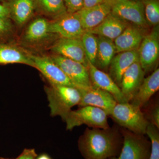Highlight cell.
Segmentation results:
<instances>
[{"instance_id":"cell-36","label":"cell","mask_w":159,"mask_h":159,"mask_svg":"<svg viewBox=\"0 0 159 159\" xmlns=\"http://www.w3.org/2000/svg\"><path fill=\"white\" fill-rule=\"evenodd\" d=\"M110 1H119V0H110Z\"/></svg>"},{"instance_id":"cell-10","label":"cell","mask_w":159,"mask_h":159,"mask_svg":"<svg viewBox=\"0 0 159 159\" xmlns=\"http://www.w3.org/2000/svg\"><path fill=\"white\" fill-rule=\"evenodd\" d=\"M81 94V99L78 106L80 107L92 106L98 107L110 116L117 102L111 94L100 89L90 87L78 89Z\"/></svg>"},{"instance_id":"cell-28","label":"cell","mask_w":159,"mask_h":159,"mask_svg":"<svg viewBox=\"0 0 159 159\" xmlns=\"http://www.w3.org/2000/svg\"><path fill=\"white\" fill-rule=\"evenodd\" d=\"M13 25L9 18L0 17V43H4L13 31Z\"/></svg>"},{"instance_id":"cell-33","label":"cell","mask_w":159,"mask_h":159,"mask_svg":"<svg viewBox=\"0 0 159 159\" xmlns=\"http://www.w3.org/2000/svg\"><path fill=\"white\" fill-rule=\"evenodd\" d=\"M0 17L10 18L9 10L7 7L3 5L2 3H0Z\"/></svg>"},{"instance_id":"cell-11","label":"cell","mask_w":159,"mask_h":159,"mask_svg":"<svg viewBox=\"0 0 159 159\" xmlns=\"http://www.w3.org/2000/svg\"><path fill=\"white\" fill-rule=\"evenodd\" d=\"M35 68L43 74L52 85L68 86L77 88L60 68L50 57L31 54Z\"/></svg>"},{"instance_id":"cell-8","label":"cell","mask_w":159,"mask_h":159,"mask_svg":"<svg viewBox=\"0 0 159 159\" xmlns=\"http://www.w3.org/2000/svg\"><path fill=\"white\" fill-rule=\"evenodd\" d=\"M52 34L64 38L80 39L85 32L77 13H67L49 22Z\"/></svg>"},{"instance_id":"cell-16","label":"cell","mask_w":159,"mask_h":159,"mask_svg":"<svg viewBox=\"0 0 159 159\" xmlns=\"http://www.w3.org/2000/svg\"><path fill=\"white\" fill-rule=\"evenodd\" d=\"M49 21L38 18L30 23L23 35L22 42L29 46L41 45L55 35L50 32Z\"/></svg>"},{"instance_id":"cell-12","label":"cell","mask_w":159,"mask_h":159,"mask_svg":"<svg viewBox=\"0 0 159 159\" xmlns=\"http://www.w3.org/2000/svg\"><path fill=\"white\" fill-rule=\"evenodd\" d=\"M87 61L88 69L92 86L110 93L119 103L128 102L123 97L121 89L110 75L97 68L89 61Z\"/></svg>"},{"instance_id":"cell-15","label":"cell","mask_w":159,"mask_h":159,"mask_svg":"<svg viewBox=\"0 0 159 159\" xmlns=\"http://www.w3.org/2000/svg\"><path fill=\"white\" fill-rule=\"evenodd\" d=\"M145 74L139 61L134 63L124 72L120 89L127 102H130L137 93L145 78Z\"/></svg>"},{"instance_id":"cell-14","label":"cell","mask_w":159,"mask_h":159,"mask_svg":"<svg viewBox=\"0 0 159 159\" xmlns=\"http://www.w3.org/2000/svg\"><path fill=\"white\" fill-rule=\"evenodd\" d=\"M55 54L83 64L88 67V61L80 39L60 38L51 47Z\"/></svg>"},{"instance_id":"cell-21","label":"cell","mask_w":159,"mask_h":159,"mask_svg":"<svg viewBox=\"0 0 159 159\" xmlns=\"http://www.w3.org/2000/svg\"><path fill=\"white\" fill-rule=\"evenodd\" d=\"M159 89V69L158 68L148 77L144 78L137 93L129 102L141 108Z\"/></svg>"},{"instance_id":"cell-2","label":"cell","mask_w":159,"mask_h":159,"mask_svg":"<svg viewBox=\"0 0 159 159\" xmlns=\"http://www.w3.org/2000/svg\"><path fill=\"white\" fill-rule=\"evenodd\" d=\"M51 116L64 119L75 105H78L81 94L78 89L65 85H52L45 88Z\"/></svg>"},{"instance_id":"cell-24","label":"cell","mask_w":159,"mask_h":159,"mask_svg":"<svg viewBox=\"0 0 159 159\" xmlns=\"http://www.w3.org/2000/svg\"><path fill=\"white\" fill-rule=\"evenodd\" d=\"M34 10L51 20L67 13L63 0H33Z\"/></svg>"},{"instance_id":"cell-3","label":"cell","mask_w":159,"mask_h":159,"mask_svg":"<svg viewBox=\"0 0 159 159\" xmlns=\"http://www.w3.org/2000/svg\"><path fill=\"white\" fill-rule=\"evenodd\" d=\"M111 117L123 128L135 133L146 134L149 121L143 114L141 108L129 102H117Z\"/></svg>"},{"instance_id":"cell-26","label":"cell","mask_w":159,"mask_h":159,"mask_svg":"<svg viewBox=\"0 0 159 159\" xmlns=\"http://www.w3.org/2000/svg\"><path fill=\"white\" fill-rule=\"evenodd\" d=\"M144 8V14L147 25H159V2L158 0H140Z\"/></svg>"},{"instance_id":"cell-20","label":"cell","mask_w":159,"mask_h":159,"mask_svg":"<svg viewBox=\"0 0 159 159\" xmlns=\"http://www.w3.org/2000/svg\"><path fill=\"white\" fill-rule=\"evenodd\" d=\"M128 25V23L111 12L99 25L88 31L114 41Z\"/></svg>"},{"instance_id":"cell-23","label":"cell","mask_w":159,"mask_h":159,"mask_svg":"<svg viewBox=\"0 0 159 159\" xmlns=\"http://www.w3.org/2000/svg\"><path fill=\"white\" fill-rule=\"evenodd\" d=\"M98 48L95 66L98 69L105 70L109 67L116 52L114 41L101 36H97Z\"/></svg>"},{"instance_id":"cell-32","label":"cell","mask_w":159,"mask_h":159,"mask_svg":"<svg viewBox=\"0 0 159 159\" xmlns=\"http://www.w3.org/2000/svg\"><path fill=\"white\" fill-rule=\"evenodd\" d=\"M104 0H84V8H89L102 2Z\"/></svg>"},{"instance_id":"cell-13","label":"cell","mask_w":159,"mask_h":159,"mask_svg":"<svg viewBox=\"0 0 159 159\" xmlns=\"http://www.w3.org/2000/svg\"><path fill=\"white\" fill-rule=\"evenodd\" d=\"M111 1L104 0L97 6L91 8H83L76 12L84 31H90L99 25L111 13Z\"/></svg>"},{"instance_id":"cell-27","label":"cell","mask_w":159,"mask_h":159,"mask_svg":"<svg viewBox=\"0 0 159 159\" xmlns=\"http://www.w3.org/2000/svg\"><path fill=\"white\" fill-rule=\"evenodd\" d=\"M145 134L150 139L151 144V150L149 159H159V129L149 122Z\"/></svg>"},{"instance_id":"cell-22","label":"cell","mask_w":159,"mask_h":159,"mask_svg":"<svg viewBox=\"0 0 159 159\" xmlns=\"http://www.w3.org/2000/svg\"><path fill=\"white\" fill-rule=\"evenodd\" d=\"M20 63L35 68L31 54L7 43H0V65Z\"/></svg>"},{"instance_id":"cell-7","label":"cell","mask_w":159,"mask_h":159,"mask_svg":"<svg viewBox=\"0 0 159 159\" xmlns=\"http://www.w3.org/2000/svg\"><path fill=\"white\" fill-rule=\"evenodd\" d=\"M50 57L77 89L87 88L92 86L88 69L83 64L58 54H54Z\"/></svg>"},{"instance_id":"cell-17","label":"cell","mask_w":159,"mask_h":159,"mask_svg":"<svg viewBox=\"0 0 159 159\" xmlns=\"http://www.w3.org/2000/svg\"><path fill=\"white\" fill-rule=\"evenodd\" d=\"M138 61H139L138 50L120 52L112 59L109 66V75L119 88L124 72L133 64Z\"/></svg>"},{"instance_id":"cell-18","label":"cell","mask_w":159,"mask_h":159,"mask_svg":"<svg viewBox=\"0 0 159 159\" xmlns=\"http://www.w3.org/2000/svg\"><path fill=\"white\" fill-rule=\"evenodd\" d=\"M9 10V17L19 26H22L34 14L33 0H6L2 3Z\"/></svg>"},{"instance_id":"cell-9","label":"cell","mask_w":159,"mask_h":159,"mask_svg":"<svg viewBox=\"0 0 159 159\" xmlns=\"http://www.w3.org/2000/svg\"><path fill=\"white\" fill-rule=\"evenodd\" d=\"M138 51L139 63L144 72L153 68L159 55V25L154 27L150 33L144 36Z\"/></svg>"},{"instance_id":"cell-31","label":"cell","mask_w":159,"mask_h":159,"mask_svg":"<svg viewBox=\"0 0 159 159\" xmlns=\"http://www.w3.org/2000/svg\"><path fill=\"white\" fill-rule=\"evenodd\" d=\"M36 157L34 149H26L16 159H36Z\"/></svg>"},{"instance_id":"cell-30","label":"cell","mask_w":159,"mask_h":159,"mask_svg":"<svg viewBox=\"0 0 159 159\" xmlns=\"http://www.w3.org/2000/svg\"><path fill=\"white\" fill-rule=\"evenodd\" d=\"M150 120L152 124L159 128V107L156 105L151 111Z\"/></svg>"},{"instance_id":"cell-34","label":"cell","mask_w":159,"mask_h":159,"mask_svg":"<svg viewBox=\"0 0 159 159\" xmlns=\"http://www.w3.org/2000/svg\"><path fill=\"white\" fill-rule=\"evenodd\" d=\"M36 159H51V158L50 157L48 156V155L46 154H42L40 156H39V157H37V158H36Z\"/></svg>"},{"instance_id":"cell-4","label":"cell","mask_w":159,"mask_h":159,"mask_svg":"<svg viewBox=\"0 0 159 159\" xmlns=\"http://www.w3.org/2000/svg\"><path fill=\"white\" fill-rule=\"evenodd\" d=\"M107 116L108 115L101 109L88 106L71 110L63 120L66 124L67 130L84 124L91 128L107 129L110 127Z\"/></svg>"},{"instance_id":"cell-35","label":"cell","mask_w":159,"mask_h":159,"mask_svg":"<svg viewBox=\"0 0 159 159\" xmlns=\"http://www.w3.org/2000/svg\"><path fill=\"white\" fill-rule=\"evenodd\" d=\"M6 1V0H0V2H2V3L3 2H5V1Z\"/></svg>"},{"instance_id":"cell-25","label":"cell","mask_w":159,"mask_h":159,"mask_svg":"<svg viewBox=\"0 0 159 159\" xmlns=\"http://www.w3.org/2000/svg\"><path fill=\"white\" fill-rule=\"evenodd\" d=\"M87 60L94 66L97 60L98 39L97 36L86 31L80 38Z\"/></svg>"},{"instance_id":"cell-1","label":"cell","mask_w":159,"mask_h":159,"mask_svg":"<svg viewBox=\"0 0 159 159\" xmlns=\"http://www.w3.org/2000/svg\"><path fill=\"white\" fill-rule=\"evenodd\" d=\"M123 137L115 127L87 128L79 138L78 147L84 159H109L118 157Z\"/></svg>"},{"instance_id":"cell-6","label":"cell","mask_w":159,"mask_h":159,"mask_svg":"<svg viewBox=\"0 0 159 159\" xmlns=\"http://www.w3.org/2000/svg\"><path fill=\"white\" fill-rule=\"evenodd\" d=\"M111 2V12L119 18L141 29L147 26L144 8L140 0H119Z\"/></svg>"},{"instance_id":"cell-29","label":"cell","mask_w":159,"mask_h":159,"mask_svg":"<svg viewBox=\"0 0 159 159\" xmlns=\"http://www.w3.org/2000/svg\"><path fill=\"white\" fill-rule=\"evenodd\" d=\"M63 1L67 13H76L77 11L82 9L84 7V0H63Z\"/></svg>"},{"instance_id":"cell-5","label":"cell","mask_w":159,"mask_h":159,"mask_svg":"<svg viewBox=\"0 0 159 159\" xmlns=\"http://www.w3.org/2000/svg\"><path fill=\"white\" fill-rule=\"evenodd\" d=\"M123 144L118 157L109 159H149L151 150L150 141L144 135L122 129Z\"/></svg>"},{"instance_id":"cell-19","label":"cell","mask_w":159,"mask_h":159,"mask_svg":"<svg viewBox=\"0 0 159 159\" xmlns=\"http://www.w3.org/2000/svg\"><path fill=\"white\" fill-rule=\"evenodd\" d=\"M144 36L142 29L134 25H128L114 40L116 52L138 50Z\"/></svg>"}]
</instances>
